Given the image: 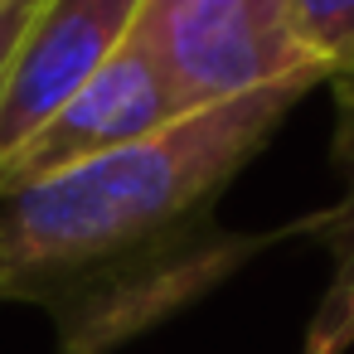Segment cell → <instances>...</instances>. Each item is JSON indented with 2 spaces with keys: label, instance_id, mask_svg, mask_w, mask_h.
<instances>
[{
  "label": "cell",
  "instance_id": "cell-6",
  "mask_svg": "<svg viewBox=\"0 0 354 354\" xmlns=\"http://www.w3.org/2000/svg\"><path fill=\"white\" fill-rule=\"evenodd\" d=\"M286 20L335 88L339 112H354V0H286Z\"/></svg>",
  "mask_w": 354,
  "mask_h": 354
},
{
  "label": "cell",
  "instance_id": "cell-1",
  "mask_svg": "<svg viewBox=\"0 0 354 354\" xmlns=\"http://www.w3.org/2000/svg\"><path fill=\"white\" fill-rule=\"evenodd\" d=\"M320 83H286L0 199V301L39 306L59 354H112L204 301L257 252L320 228H223V189Z\"/></svg>",
  "mask_w": 354,
  "mask_h": 354
},
{
  "label": "cell",
  "instance_id": "cell-4",
  "mask_svg": "<svg viewBox=\"0 0 354 354\" xmlns=\"http://www.w3.org/2000/svg\"><path fill=\"white\" fill-rule=\"evenodd\" d=\"M180 117L185 112H180L170 83L160 78L151 54L127 30V39L112 49V59L78 88V97L44 127V136L10 165L6 185H0V199L35 180H49V175H64L97 156H112L122 146H136V141L175 127Z\"/></svg>",
  "mask_w": 354,
  "mask_h": 354
},
{
  "label": "cell",
  "instance_id": "cell-5",
  "mask_svg": "<svg viewBox=\"0 0 354 354\" xmlns=\"http://www.w3.org/2000/svg\"><path fill=\"white\" fill-rule=\"evenodd\" d=\"M330 151H335V165L344 175V194H339V204L320 209L315 238L330 252L335 277L310 315L301 354H349V344H354V112H339Z\"/></svg>",
  "mask_w": 354,
  "mask_h": 354
},
{
  "label": "cell",
  "instance_id": "cell-7",
  "mask_svg": "<svg viewBox=\"0 0 354 354\" xmlns=\"http://www.w3.org/2000/svg\"><path fill=\"white\" fill-rule=\"evenodd\" d=\"M35 6H39V0H0V64H6V54L15 49L20 30L30 25Z\"/></svg>",
  "mask_w": 354,
  "mask_h": 354
},
{
  "label": "cell",
  "instance_id": "cell-2",
  "mask_svg": "<svg viewBox=\"0 0 354 354\" xmlns=\"http://www.w3.org/2000/svg\"><path fill=\"white\" fill-rule=\"evenodd\" d=\"M131 39L185 117L286 83H325L286 20V0H141Z\"/></svg>",
  "mask_w": 354,
  "mask_h": 354
},
{
  "label": "cell",
  "instance_id": "cell-3",
  "mask_svg": "<svg viewBox=\"0 0 354 354\" xmlns=\"http://www.w3.org/2000/svg\"><path fill=\"white\" fill-rule=\"evenodd\" d=\"M141 0H39L0 64V185L127 39Z\"/></svg>",
  "mask_w": 354,
  "mask_h": 354
}]
</instances>
